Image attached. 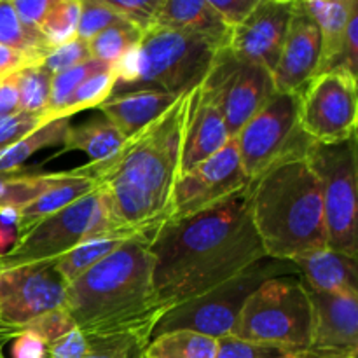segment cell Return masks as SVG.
I'll return each mask as SVG.
<instances>
[{
    "mask_svg": "<svg viewBox=\"0 0 358 358\" xmlns=\"http://www.w3.org/2000/svg\"><path fill=\"white\" fill-rule=\"evenodd\" d=\"M0 44L31 56L41 65L51 51L41 31L28 30L21 24L10 0H0Z\"/></svg>",
    "mask_w": 358,
    "mask_h": 358,
    "instance_id": "83f0119b",
    "label": "cell"
},
{
    "mask_svg": "<svg viewBox=\"0 0 358 358\" xmlns=\"http://www.w3.org/2000/svg\"><path fill=\"white\" fill-rule=\"evenodd\" d=\"M107 63H101L98 59H87V62L80 63V65L73 66V69L65 70V72L55 73L51 77V93H49V108L44 114L45 121H52V119H62V112L69 105L70 98L76 93L77 87L84 83L90 76L100 72V70L108 69Z\"/></svg>",
    "mask_w": 358,
    "mask_h": 358,
    "instance_id": "f1b7e54d",
    "label": "cell"
},
{
    "mask_svg": "<svg viewBox=\"0 0 358 358\" xmlns=\"http://www.w3.org/2000/svg\"><path fill=\"white\" fill-rule=\"evenodd\" d=\"M180 96L157 90L128 91L110 94L98 108L105 119L129 138L173 107Z\"/></svg>",
    "mask_w": 358,
    "mask_h": 358,
    "instance_id": "ffe728a7",
    "label": "cell"
},
{
    "mask_svg": "<svg viewBox=\"0 0 358 358\" xmlns=\"http://www.w3.org/2000/svg\"><path fill=\"white\" fill-rule=\"evenodd\" d=\"M51 77L42 65L24 66L16 73L17 94H20V112L42 115L49 108Z\"/></svg>",
    "mask_w": 358,
    "mask_h": 358,
    "instance_id": "f546056e",
    "label": "cell"
},
{
    "mask_svg": "<svg viewBox=\"0 0 358 358\" xmlns=\"http://www.w3.org/2000/svg\"><path fill=\"white\" fill-rule=\"evenodd\" d=\"M83 0H55L48 16L41 24V34L44 35L49 48L66 44L77 37V24L80 16Z\"/></svg>",
    "mask_w": 358,
    "mask_h": 358,
    "instance_id": "d6a6232c",
    "label": "cell"
},
{
    "mask_svg": "<svg viewBox=\"0 0 358 358\" xmlns=\"http://www.w3.org/2000/svg\"><path fill=\"white\" fill-rule=\"evenodd\" d=\"M135 234L138 233H105L87 238V240L76 245L72 250L56 259L55 264L62 278L66 282V285H70L80 275H84L87 269H91L98 262L103 261L105 257H108L112 252L117 250L122 243H126Z\"/></svg>",
    "mask_w": 358,
    "mask_h": 358,
    "instance_id": "d4e9b609",
    "label": "cell"
},
{
    "mask_svg": "<svg viewBox=\"0 0 358 358\" xmlns=\"http://www.w3.org/2000/svg\"><path fill=\"white\" fill-rule=\"evenodd\" d=\"M229 140L222 112L201 83L189 93L187 98L184 129H182L178 178L219 152Z\"/></svg>",
    "mask_w": 358,
    "mask_h": 358,
    "instance_id": "e0dca14e",
    "label": "cell"
},
{
    "mask_svg": "<svg viewBox=\"0 0 358 358\" xmlns=\"http://www.w3.org/2000/svg\"><path fill=\"white\" fill-rule=\"evenodd\" d=\"M304 285L315 292H352L357 290V259L325 248L292 262Z\"/></svg>",
    "mask_w": 358,
    "mask_h": 358,
    "instance_id": "603a6c76",
    "label": "cell"
},
{
    "mask_svg": "<svg viewBox=\"0 0 358 358\" xmlns=\"http://www.w3.org/2000/svg\"><path fill=\"white\" fill-rule=\"evenodd\" d=\"M219 51L198 35L150 27L138 44V76L128 91L157 90L177 96L191 93L205 80Z\"/></svg>",
    "mask_w": 358,
    "mask_h": 358,
    "instance_id": "52a82bcc",
    "label": "cell"
},
{
    "mask_svg": "<svg viewBox=\"0 0 358 358\" xmlns=\"http://www.w3.org/2000/svg\"><path fill=\"white\" fill-rule=\"evenodd\" d=\"M322 350H297L275 343H255L226 336L219 339L215 358H313Z\"/></svg>",
    "mask_w": 358,
    "mask_h": 358,
    "instance_id": "1f68e13d",
    "label": "cell"
},
{
    "mask_svg": "<svg viewBox=\"0 0 358 358\" xmlns=\"http://www.w3.org/2000/svg\"><path fill=\"white\" fill-rule=\"evenodd\" d=\"M87 339L79 329H72L56 341L45 345V358H84L87 353Z\"/></svg>",
    "mask_w": 358,
    "mask_h": 358,
    "instance_id": "60d3db41",
    "label": "cell"
},
{
    "mask_svg": "<svg viewBox=\"0 0 358 358\" xmlns=\"http://www.w3.org/2000/svg\"><path fill=\"white\" fill-rule=\"evenodd\" d=\"M66 282L55 261L13 266L0 271V324L24 329L31 320L65 306Z\"/></svg>",
    "mask_w": 358,
    "mask_h": 358,
    "instance_id": "4fadbf2b",
    "label": "cell"
},
{
    "mask_svg": "<svg viewBox=\"0 0 358 358\" xmlns=\"http://www.w3.org/2000/svg\"><path fill=\"white\" fill-rule=\"evenodd\" d=\"M306 157L320 182L329 248L357 259V136L332 145L310 142Z\"/></svg>",
    "mask_w": 358,
    "mask_h": 358,
    "instance_id": "ba28073f",
    "label": "cell"
},
{
    "mask_svg": "<svg viewBox=\"0 0 358 358\" xmlns=\"http://www.w3.org/2000/svg\"><path fill=\"white\" fill-rule=\"evenodd\" d=\"M296 0H259L247 20L231 31L227 49L273 73L282 52Z\"/></svg>",
    "mask_w": 358,
    "mask_h": 358,
    "instance_id": "9a60e30c",
    "label": "cell"
},
{
    "mask_svg": "<svg viewBox=\"0 0 358 358\" xmlns=\"http://www.w3.org/2000/svg\"><path fill=\"white\" fill-rule=\"evenodd\" d=\"M231 336L245 341L310 350L313 345V304L301 276H276L259 285L245 301Z\"/></svg>",
    "mask_w": 358,
    "mask_h": 358,
    "instance_id": "5b68a950",
    "label": "cell"
},
{
    "mask_svg": "<svg viewBox=\"0 0 358 358\" xmlns=\"http://www.w3.org/2000/svg\"><path fill=\"white\" fill-rule=\"evenodd\" d=\"M45 122L48 121L42 115L24 114V112L0 117V150L23 140L24 136L34 133L35 129H38Z\"/></svg>",
    "mask_w": 358,
    "mask_h": 358,
    "instance_id": "f35d334b",
    "label": "cell"
},
{
    "mask_svg": "<svg viewBox=\"0 0 358 358\" xmlns=\"http://www.w3.org/2000/svg\"><path fill=\"white\" fill-rule=\"evenodd\" d=\"M358 352H318L313 358H357Z\"/></svg>",
    "mask_w": 358,
    "mask_h": 358,
    "instance_id": "f907efd6",
    "label": "cell"
},
{
    "mask_svg": "<svg viewBox=\"0 0 358 358\" xmlns=\"http://www.w3.org/2000/svg\"><path fill=\"white\" fill-rule=\"evenodd\" d=\"M154 27L182 34L198 35L219 49H226L233 28L224 23L208 0H163L154 20Z\"/></svg>",
    "mask_w": 358,
    "mask_h": 358,
    "instance_id": "d6986e66",
    "label": "cell"
},
{
    "mask_svg": "<svg viewBox=\"0 0 358 358\" xmlns=\"http://www.w3.org/2000/svg\"><path fill=\"white\" fill-rule=\"evenodd\" d=\"M233 140L248 182L255 180L283 157L304 152L311 142L297 122V96L282 93L273 94Z\"/></svg>",
    "mask_w": 358,
    "mask_h": 358,
    "instance_id": "8fae6325",
    "label": "cell"
},
{
    "mask_svg": "<svg viewBox=\"0 0 358 358\" xmlns=\"http://www.w3.org/2000/svg\"><path fill=\"white\" fill-rule=\"evenodd\" d=\"M357 77L345 69L320 72L297 94V122L315 143H343L357 136Z\"/></svg>",
    "mask_w": 358,
    "mask_h": 358,
    "instance_id": "30bf717a",
    "label": "cell"
},
{
    "mask_svg": "<svg viewBox=\"0 0 358 358\" xmlns=\"http://www.w3.org/2000/svg\"><path fill=\"white\" fill-rule=\"evenodd\" d=\"M0 271H2V264H0Z\"/></svg>",
    "mask_w": 358,
    "mask_h": 358,
    "instance_id": "db71d44e",
    "label": "cell"
},
{
    "mask_svg": "<svg viewBox=\"0 0 358 358\" xmlns=\"http://www.w3.org/2000/svg\"><path fill=\"white\" fill-rule=\"evenodd\" d=\"M13 358H45V343L30 331H21L13 339Z\"/></svg>",
    "mask_w": 358,
    "mask_h": 358,
    "instance_id": "f6af8a7d",
    "label": "cell"
},
{
    "mask_svg": "<svg viewBox=\"0 0 358 358\" xmlns=\"http://www.w3.org/2000/svg\"><path fill=\"white\" fill-rule=\"evenodd\" d=\"M87 345L90 348L84 358H142L145 350L128 338L87 339Z\"/></svg>",
    "mask_w": 358,
    "mask_h": 358,
    "instance_id": "ab89813d",
    "label": "cell"
},
{
    "mask_svg": "<svg viewBox=\"0 0 358 358\" xmlns=\"http://www.w3.org/2000/svg\"><path fill=\"white\" fill-rule=\"evenodd\" d=\"M124 142L126 136L108 119L100 115L76 128L70 126L59 154L80 150L90 157V164H101L112 159Z\"/></svg>",
    "mask_w": 358,
    "mask_h": 358,
    "instance_id": "cb8c5ba5",
    "label": "cell"
},
{
    "mask_svg": "<svg viewBox=\"0 0 358 358\" xmlns=\"http://www.w3.org/2000/svg\"><path fill=\"white\" fill-rule=\"evenodd\" d=\"M310 290V289H308ZM313 345L324 352H358V292H315Z\"/></svg>",
    "mask_w": 358,
    "mask_h": 358,
    "instance_id": "ac0fdd59",
    "label": "cell"
},
{
    "mask_svg": "<svg viewBox=\"0 0 358 358\" xmlns=\"http://www.w3.org/2000/svg\"><path fill=\"white\" fill-rule=\"evenodd\" d=\"M152 283L166 313L205 296L266 257L250 217L248 185L182 220H166L150 240Z\"/></svg>",
    "mask_w": 358,
    "mask_h": 358,
    "instance_id": "6da1fadb",
    "label": "cell"
},
{
    "mask_svg": "<svg viewBox=\"0 0 358 358\" xmlns=\"http://www.w3.org/2000/svg\"><path fill=\"white\" fill-rule=\"evenodd\" d=\"M103 2L129 24L147 31L154 27V20L163 0H103Z\"/></svg>",
    "mask_w": 358,
    "mask_h": 358,
    "instance_id": "d590c367",
    "label": "cell"
},
{
    "mask_svg": "<svg viewBox=\"0 0 358 358\" xmlns=\"http://www.w3.org/2000/svg\"><path fill=\"white\" fill-rule=\"evenodd\" d=\"M248 184L250 182L241 168L238 147L231 138L219 152L178 178L168 220H182L196 215L231 198Z\"/></svg>",
    "mask_w": 358,
    "mask_h": 358,
    "instance_id": "5bb4252c",
    "label": "cell"
},
{
    "mask_svg": "<svg viewBox=\"0 0 358 358\" xmlns=\"http://www.w3.org/2000/svg\"><path fill=\"white\" fill-rule=\"evenodd\" d=\"M341 69L348 70L350 73L357 77L358 70V6L353 9L350 16L348 27H346L345 37V51H343V65Z\"/></svg>",
    "mask_w": 358,
    "mask_h": 358,
    "instance_id": "ee69618b",
    "label": "cell"
},
{
    "mask_svg": "<svg viewBox=\"0 0 358 358\" xmlns=\"http://www.w3.org/2000/svg\"><path fill=\"white\" fill-rule=\"evenodd\" d=\"M115 86V72L114 66L100 70V72L93 73L87 77L83 84L76 90V93L70 98L69 105L65 110L62 112L59 117L70 119L77 112L87 110V108L100 107L105 100L112 94Z\"/></svg>",
    "mask_w": 358,
    "mask_h": 358,
    "instance_id": "836d02e7",
    "label": "cell"
},
{
    "mask_svg": "<svg viewBox=\"0 0 358 358\" xmlns=\"http://www.w3.org/2000/svg\"><path fill=\"white\" fill-rule=\"evenodd\" d=\"M129 24L122 20L114 9L107 6L103 0H83L80 2V16L77 24V38L90 42L103 30L110 27Z\"/></svg>",
    "mask_w": 358,
    "mask_h": 358,
    "instance_id": "e575fe53",
    "label": "cell"
},
{
    "mask_svg": "<svg viewBox=\"0 0 358 358\" xmlns=\"http://www.w3.org/2000/svg\"><path fill=\"white\" fill-rule=\"evenodd\" d=\"M31 65H41V63L31 58V56L24 55V52L0 44V79L17 73L21 69Z\"/></svg>",
    "mask_w": 358,
    "mask_h": 358,
    "instance_id": "bcb514c9",
    "label": "cell"
},
{
    "mask_svg": "<svg viewBox=\"0 0 358 358\" xmlns=\"http://www.w3.org/2000/svg\"><path fill=\"white\" fill-rule=\"evenodd\" d=\"M320 65V30L313 17L296 0L289 30L283 41L278 63L273 70L275 93L299 94L318 73Z\"/></svg>",
    "mask_w": 358,
    "mask_h": 358,
    "instance_id": "2e32d148",
    "label": "cell"
},
{
    "mask_svg": "<svg viewBox=\"0 0 358 358\" xmlns=\"http://www.w3.org/2000/svg\"><path fill=\"white\" fill-rule=\"evenodd\" d=\"M17 171H21V170H16V171H0V198H2L3 189H6V185L9 184V180L14 177V175L17 173Z\"/></svg>",
    "mask_w": 358,
    "mask_h": 358,
    "instance_id": "816d5d0a",
    "label": "cell"
},
{
    "mask_svg": "<svg viewBox=\"0 0 358 358\" xmlns=\"http://www.w3.org/2000/svg\"><path fill=\"white\" fill-rule=\"evenodd\" d=\"M250 217L266 257L296 262L329 248L318 177L294 152L248 184Z\"/></svg>",
    "mask_w": 358,
    "mask_h": 358,
    "instance_id": "277c9868",
    "label": "cell"
},
{
    "mask_svg": "<svg viewBox=\"0 0 358 358\" xmlns=\"http://www.w3.org/2000/svg\"><path fill=\"white\" fill-rule=\"evenodd\" d=\"M287 275H299L292 262L261 259L247 271L210 290L205 296L168 310L157 320L150 339L171 331H192L215 339L231 336L248 296L266 280Z\"/></svg>",
    "mask_w": 358,
    "mask_h": 358,
    "instance_id": "8992f818",
    "label": "cell"
},
{
    "mask_svg": "<svg viewBox=\"0 0 358 358\" xmlns=\"http://www.w3.org/2000/svg\"><path fill=\"white\" fill-rule=\"evenodd\" d=\"M203 86L219 105L229 138H234L275 94L273 77L268 70L238 58L227 48L215 55Z\"/></svg>",
    "mask_w": 358,
    "mask_h": 358,
    "instance_id": "7c38bea8",
    "label": "cell"
},
{
    "mask_svg": "<svg viewBox=\"0 0 358 358\" xmlns=\"http://www.w3.org/2000/svg\"><path fill=\"white\" fill-rule=\"evenodd\" d=\"M303 6L320 30L318 73L341 69L346 27L358 2L357 0H331V2L311 0V2H303Z\"/></svg>",
    "mask_w": 358,
    "mask_h": 358,
    "instance_id": "7402d4cb",
    "label": "cell"
},
{
    "mask_svg": "<svg viewBox=\"0 0 358 358\" xmlns=\"http://www.w3.org/2000/svg\"><path fill=\"white\" fill-rule=\"evenodd\" d=\"M20 112V94L16 86V73L0 79V117Z\"/></svg>",
    "mask_w": 358,
    "mask_h": 358,
    "instance_id": "7dc6e473",
    "label": "cell"
},
{
    "mask_svg": "<svg viewBox=\"0 0 358 358\" xmlns=\"http://www.w3.org/2000/svg\"><path fill=\"white\" fill-rule=\"evenodd\" d=\"M16 240H17L16 227L3 226V224H0V255L7 254V252L14 247Z\"/></svg>",
    "mask_w": 358,
    "mask_h": 358,
    "instance_id": "c3c4849f",
    "label": "cell"
},
{
    "mask_svg": "<svg viewBox=\"0 0 358 358\" xmlns=\"http://www.w3.org/2000/svg\"><path fill=\"white\" fill-rule=\"evenodd\" d=\"M10 2L17 14V20L24 28L41 31L42 21L48 16L55 0H10Z\"/></svg>",
    "mask_w": 358,
    "mask_h": 358,
    "instance_id": "b9f144b4",
    "label": "cell"
},
{
    "mask_svg": "<svg viewBox=\"0 0 358 358\" xmlns=\"http://www.w3.org/2000/svg\"><path fill=\"white\" fill-rule=\"evenodd\" d=\"M98 180L86 170V166L76 168V170L65 171V177L52 185L51 189L38 196L35 201L30 205L23 206L17 210V224L16 233L17 236L27 233L28 229L44 220L45 217L52 215V213L59 212V210L66 208L69 205L76 203L77 199L84 198L90 192L96 191Z\"/></svg>",
    "mask_w": 358,
    "mask_h": 358,
    "instance_id": "44dd1931",
    "label": "cell"
},
{
    "mask_svg": "<svg viewBox=\"0 0 358 358\" xmlns=\"http://www.w3.org/2000/svg\"><path fill=\"white\" fill-rule=\"evenodd\" d=\"M87 59H91L90 45H87V42L76 37L73 41L66 42V44L51 49V51L45 55L42 66H44L49 73L55 76V73L73 69V66L80 65V63L87 62Z\"/></svg>",
    "mask_w": 358,
    "mask_h": 358,
    "instance_id": "8d00e7d4",
    "label": "cell"
},
{
    "mask_svg": "<svg viewBox=\"0 0 358 358\" xmlns=\"http://www.w3.org/2000/svg\"><path fill=\"white\" fill-rule=\"evenodd\" d=\"M105 233L122 231L110 220L100 189H96L20 234L14 247L7 254L0 255V264L3 269L56 261L80 241Z\"/></svg>",
    "mask_w": 358,
    "mask_h": 358,
    "instance_id": "9c48e42d",
    "label": "cell"
},
{
    "mask_svg": "<svg viewBox=\"0 0 358 358\" xmlns=\"http://www.w3.org/2000/svg\"><path fill=\"white\" fill-rule=\"evenodd\" d=\"M187 94L163 115L126 138L112 159L84 164L98 180L108 217L122 233L157 231L170 217L180 166Z\"/></svg>",
    "mask_w": 358,
    "mask_h": 358,
    "instance_id": "7a4b0ae2",
    "label": "cell"
},
{
    "mask_svg": "<svg viewBox=\"0 0 358 358\" xmlns=\"http://www.w3.org/2000/svg\"><path fill=\"white\" fill-rule=\"evenodd\" d=\"M219 339L192 331H171L156 336L142 358H215Z\"/></svg>",
    "mask_w": 358,
    "mask_h": 358,
    "instance_id": "484cf974",
    "label": "cell"
},
{
    "mask_svg": "<svg viewBox=\"0 0 358 358\" xmlns=\"http://www.w3.org/2000/svg\"><path fill=\"white\" fill-rule=\"evenodd\" d=\"M72 329H76V324L70 318L69 311L65 308H59V310L49 311V313H44L38 318H35V320H31L23 331L34 332L45 345H49V343L65 336Z\"/></svg>",
    "mask_w": 358,
    "mask_h": 358,
    "instance_id": "74e56055",
    "label": "cell"
},
{
    "mask_svg": "<svg viewBox=\"0 0 358 358\" xmlns=\"http://www.w3.org/2000/svg\"><path fill=\"white\" fill-rule=\"evenodd\" d=\"M143 37V31L133 24L110 27L87 42L91 58L114 66L129 49L136 48Z\"/></svg>",
    "mask_w": 358,
    "mask_h": 358,
    "instance_id": "4dcf8cb0",
    "label": "cell"
},
{
    "mask_svg": "<svg viewBox=\"0 0 358 358\" xmlns=\"http://www.w3.org/2000/svg\"><path fill=\"white\" fill-rule=\"evenodd\" d=\"M70 129V119H52L35 129L20 142L13 143L7 149L0 150V171H16L21 170L24 163L34 156L35 152L48 147L63 145L66 133Z\"/></svg>",
    "mask_w": 358,
    "mask_h": 358,
    "instance_id": "4316f807",
    "label": "cell"
},
{
    "mask_svg": "<svg viewBox=\"0 0 358 358\" xmlns=\"http://www.w3.org/2000/svg\"><path fill=\"white\" fill-rule=\"evenodd\" d=\"M154 233L135 234L66 287L63 308L86 339L128 338L142 348L149 345L164 315L152 283Z\"/></svg>",
    "mask_w": 358,
    "mask_h": 358,
    "instance_id": "3957f363",
    "label": "cell"
},
{
    "mask_svg": "<svg viewBox=\"0 0 358 358\" xmlns=\"http://www.w3.org/2000/svg\"><path fill=\"white\" fill-rule=\"evenodd\" d=\"M23 331V329H7V331H2L0 332V358H6V355H3V345L9 341H13L14 338H16L20 332Z\"/></svg>",
    "mask_w": 358,
    "mask_h": 358,
    "instance_id": "681fc988",
    "label": "cell"
},
{
    "mask_svg": "<svg viewBox=\"0 0 358 358\" xmlns=\"http://www.w3.org/2000/svg\"><path fill=\"white\" fill-rule=\"evenodd\" d=\"M210 6L219 13L224 23L229 28H236L238 24L247 20L248 14L254 10L259 0H208Z\"/></svg>",
    "mask_w": 358,
    "mask_h": 358,
    "instance_id": "7bdbcfd3",
    "label": "cell"
},
{
    "mask_svg": "<svg viewBox=\"0 0 358 358\" xmlns=\"http://www.w3.org/2000/svg\"><path fill=\"white\" fill-rule=\"evenodd\" d=\"M7 329H10V327H3V325L0 324V332H2V331H7Z\"/></svg>",
    "mask_w": 358,
    "mask_h": 358,
    "instance_id": "f5cc1de1",
    "label": "cell"
}]
</instances>
